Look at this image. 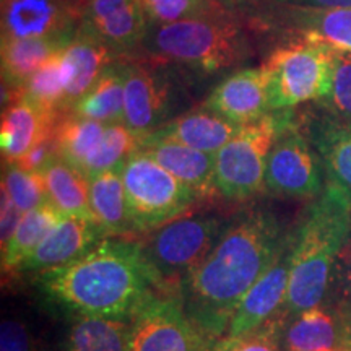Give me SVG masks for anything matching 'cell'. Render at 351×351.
Segmentation results:
<instances>
[{
  "instance_id": "6da1fadb",
  "label": "cell",
  "mask_w": 351,
  "mask_h": 351,
  "mask_svg": "<svg viewBox=\"0 0 351 351\" xmlns=\"http://www.w3.org/2000/svg\"><path fill=\"white\" fill-rule=\"evenodd\" d=\"M287 234L269 210L231 217L212 252L178 291L184 314L204 339L226 335L241 301L278 256Z\"/></svg>"
},
{
  "instance_id": "7a4b0ae2",
  "label": "cell",
  "mask_w": 351,
  "mask_h": 351,
  "mask_svg": "<svg viewBox=\"0 0 351 351\" xmlns=\"http://www.w3.org/2000/svg\"><path fill=\"white\" fill-rule=\"evenodd\" d=\"M41 300L67 315L132 320L158 293L142 241L104 238L67 265L33 278Z\"/></svg>"
},
{
  "instance_id": "3957f363",
  "label": "cell",
  "mask_w": 351,
  "mask_h": 351,
  "mask_svg": "<svg viewBox=\"0 0 351 351\" xmlns=\"http://www.w3.org/2000/svg\"><path fill=\"white\" fill-rule=\"evenodd\" d=\"M351 231V197L326 182L293 230L291 271L282 327L326 301L332 270Z\"/></svg>"
},
{
  "instance_id": "277c9868",
  "label": "cell",
  "mask_w": 351,
  "mask_h": 351,
  "mask_svg": "<svg viewBox=\"0 0 351 351\" xmlns=\"http://www.w3.org/2000/svg\"><path fill=\"white\" fill-rule=\"evenodd\" d=\"M142 47L163 62L197 73H218L252 54L244 26L225 12L163 26H148Z\"/></svg>"
},
{
  "instance_id": "5b68a950",
  "label": "cell",
  "mask_w": 351,
  "mask_h": 351,
  "mask_svg": "<svg viewBox=\"0 0 351 351\" xmlns=\"http://www.w3.org/2000/svg\"><path fill=\"white\" fill-rule=\"evenodd\" d=\"M231 217L200 213L181 217L150 232L142 241L145 257L163 293L178 295L179 287L212 252Z\"/></svg>"
},
{
  "instance_id": "8992f818",
  "label": "cell",
  "mask_w": 351,
  "mask_h": 351,
  "mask_svg": "<svg viewBox=\"0 0 351 351\" xmlns=\"http://www.w3.org/2000/svg\"><path fill=\"white\" fill-rule=\"evenodd\" d=\"M121 176L132 231L137 234L153 232L181 218L202 200L197 192L178 181L143 150L135 152L127 160Z\"/></svg>"
},
{
  "instance_id": "52a82bcc",
  "label": "cell",
  "mask_w": 351,
  "mask_h": 351,
  "mask_svg": "<svg viewBox=\"0 0 351 351\" xmlns=\"http://www.w3.org/2000/svg\"><path fill=\"white\" fill-rule=\"evenodd\" d=\"M335 49L327 44L296 38L276 47L263 69L269 75L271 111L293 109L330 93Z\"/></svg>"
},
{
  "instance_id": "ba28073f",
  "label": "cell",
  "mask_w": 351,
  "mask_h": 351,
  "mask_svg": "<svg viewBox=\"0 0 351 351\" xmlns=\"http://www.w3.org/2000/svg\"><path fill=\"white\" fill-rule=\"evenodd\" d=\"M287 111H274L243 125L215 153V186L223 199L245 202L265 191L267 158Z\"/></svg>"
},
{
  "instance_id": "9c48e42d",
  "label": "cell",
  "mask_w": 351,
  "mask_h": 351,
  "mask_svg": "<svg viewBox=\"0 0 351 351\" xmlns=\"http://www.w3.org/2000/svg\"><path fill=\"white\" fill-rule=\"evenodd\" d=\"M288 109L267 158L265 191L287 199H315L322 194L324 165L306 132Z\"/></svg>"
},
{
  "instance_id": "30bf717a",
  "label": "cell",
  "mask_w": 351,
  "mask_h": 351,
  "mask_svg": "<svg viewBox=\"0 0 351 351\" xmlns=\"http://www.w3.org/2000/svg\"><path fill=\"white\" fill-rule=\"evenodd\" d=\"M204 346L179 295L158 293L130 320L129 351H204Z\"/></svg>"
},
{
  "instance_id": "8fae6325",
  "label": "cell",
  "mask_w": 351,
  "mask_h": 351,
  "mask_svg": "<svg viewBox=\"0 0 351 351\" xmlns=\"http://www.w3.org/2000/svg\"><path fill=\"white\" fill-rule=\"evenodd\" d=\"M155 59V57H153ZM124 59V124L140 140L171 121L173 85L160 69L161 62Z\"/></svg>"
},
{
  "instance_id": "7c38bea8",
  "label": "cell",
  "mask_w": 351,
  "mask_h": 351,
  "mask_svg": "<svg viewBox=\"0 0 351 351\" xmlns=\"http://www.w3.org/2000/svg\"><path fill=\"white\" fill-rule=\"evenodd\" d=\"M293 231L288 232L278 256L271 262L256 285L249 289L232 315L226 335L243 337L261 328L278 324L282 326V313L287 304L291 271Z\"/></svg>"
},
{
  "instance_id": "4fadbf2b",
  "label": "cell",
  "mask_w": 351,
  "mask_h": 351,
  "mask_svg": "<svg viewBox=\"0 0 351 351\" xmlns=\"http://www.w3.org/2000/svg\"><path fill=\"white\" fill-rule=\"evenodd\" d=\"M256 23L261 28L282 26L298 38L351 54V8H298L274 2V7L258 8Z\"/></svg>"
},
{
  "instance_id": "5bb4252c",
  "label": "cell",
  "mask_w": 351,
  "mask_h": 351,
  "mask_svg": "<svg viewBox=\"0 0 351 351\" xmlns=\"http://www.w3.org/2000/svg\"><path fill=\"white\" fill-rule=\"evenodd\" d=\"M148 26L142 0H88L78 28L125 56L142 47Z\"/></svg>"
},
{
  "instance_id": "9a60e30c",
  "label": "cell",
  "mask_w": 351,
  "mask_h": 351,
  "mask_svg": "<svg viewBox=\"0 0 351 351\" xmlns=\"http://www.w3.org/2000/svg\"><path fill=\"white\" fill-rule=\"evenodd\" d=\"M82 10L64 0H3L2 38H73Z\"/></svg>"
},
{
  "instance_id": "2e32d148",
  "label": "cell",
  "mask_w": 351,
  "mask_h": 351,
  "mask_svg": "<svg viewBox=\"0 0 351 351\" xmlns=\"http://www.w3.org/2000/svg\"><path fill=\"white\" fill-rule=\"evenodd\" d=\"M204 108L236 125L252 124L274 112L270 108L267 70L261 65L231 73L215 86Z\"/></svg>"
},
{
  "instance_id": "e0dca14e",
  "label": "cell",
  "mask_w": 351,
  "mask_h": 351,
  "mask_svg": "<svg viewBox=\"0 0 351 351\" xmlns=\"http://www.w3.org/2000/svg\"><path fill=\"white\" fill-rule=\"evenodd\" d=\"M108 238L95 219L64 215L34 251L25 258L16 274H33L67 265Z\"/></svg>"
},
{
  "instance_id": "ac0fdd59",
  "label": "cell",
  "mask_w": 351,
  "mask_h": 351,
  "mask_svg": "<svg viewBox=\"0 0 351 351\" xmlns=\"http://www.w3.org/2000/svg\"><path fill=\"white\" fill-rule=\"evenodd\" d=\"M3 111L0 150L3 161L16 163L47 132L54 130L60 114L44 111L23 95V88L2 86Z\"/></svg>"
},
{
  "instance_id": "d6986e66",
  "label": "cell",
  "mask_w": 351,
  "mask_h": 351,
  "mask_svg": "<svg viewBox=\"0 0 351 351\" xmlns=\"http://www.w3.org/2000/svg\"><path fill=\"white\" fill-rule=\"evenodd\" d=\"M140 150L174 176L202 199L218 194L215 186V155L186 147L171 140L145 137Z\"/></svg>"
},
{
  "instance_id": "ffe728a7",
  "label": "cell",
  "mask_w": 351,
  "mask_h": 351,
  "mask_svg": "<svg viewBox=\"0 0 351 351\" xmlns=\"http://www.w3.org/2000/svg\"><path fill=\"white\" fill-rule=\"evenodd\" d=\"M124 59V56L78 28L75 36L64 49V64L67 70L65 111L95 85L106 69Z\"/></svg>"
},
{
  "instance_id": "44dd1931",
  "label": "cell",
  "mask_w": 351,
  "mask_h": 351,
  "mask_svg": "<svg viewBox=\"0 0 351 351\" xmlns=\"http://www.w3.org/2000/svg\"><path fill=\"white\" fill-rule=\"evenodd\" d=\"M304 127L322 160L326 181L341 187L351 197V124L322 111Z\"/></svg>"
},
{
  "instance_id": "7402d4cb",
  "label": "cell",
  "mask_w": 351,
  "mask_h": 351,
  "mask_svg": "<svg viewBox=\"0 0 351 351\" xmlns=\"http://www.w3.org/2000/svg\"><path fill=\"white\" fill-rule=\"evenodd\" d=\"M280 339L285 351L346 350V332L341 320L326 302L289 319L282 327Z\"/></svg>"
},
{
  "instance_id": "603a6c76",
  "label": "cell",
  "mask_w": 351,
  "mask_h": 351,
  "mask_svg": "<svg viewBox=\"0 0 351 351\" xmlns=\"http://www.w3.org/2000/svg\"><path fill=\"white\" fill-rule=\"evenodd\" d=\"M243 125H236L217 112L202 108L186 116L176 117L148 135L152 138L171 140L195 150L215 155L238 134Z\"/></svg>"
},
{
  "instance_id": "cb8c5ba5",
  "label": "cell",
  "mask_w": 351,
  "mask_h": 351,
  "mask_svg": "<svg viewBox=\"0 0 351 351\" xmlns=\"http://www.w3.org/2000/svg\"><path fill=\"white\" fill-rule=\"evenodd\" d=\"M73 38H2V86L23 88Z\"/></svg>"
},
{
  "instance_id": "d4e9b609",
  "label": "cell",
  "mask_w": 351,
  "mask_h": 351,
  "mask_svg": "<svg viewBox=\"0 0 351 351\" xmlns=\"http://www.w3.org/2000/svg\"><path fill=\"white\" fill-rule=\"evenodd\" d=\"M47 197L62 215L95 219L90 204V179L56 156L41 171Z\"/></svg>"
},
{
  "instance_id": "484cf974",
  "label": "cell",
  "mask_w": 351,
  "mask_h": 351,
  "mask_svg": "<svg viewBox=\"0 0 351 351\" xmlns=\"http://www.w3.org/2000/svg\"><path fill=\"white\" fill-rule=\"evenodd\" d=\"M90 204L95 221L108 238L134 232L121 171H108L90 179Z\"/></svg>"
},
{
  "instance_id": "4316f807",
  "label": "cell",
  "mask_w": 351,
  "mask_h": 351,
  "mask_svg": "<svg viewBox=\"0 0 351 351\" xmlns=\"http://www.w3.org/2000/svg\"><path fill=\"white\" fill-rule=\"evenodd\" d=\"M124 59L103 72L95 85L75 101L70 112L103 124L124 122Z\"/></svg>"
},
{
  "instance_id": "83f0119b",
  "label": "cell",
  "mask_w": 351,
  "mask_h": 351,
  "mask_svg": "<svg viewBox=\"0 0 351 351\" xmlns=\"http://www.w3.org/2000/svg\"><path fill=\"white\" fill-rule=\"evenodd\" d=\"M130 320L70 319L59 351H129Z\"/></svg>"
},
{
  "instance_id": "f1b7e54d",
  "label": "cell",
  "mask_w": 351,
  "mask_h": 351,
  "mask_svg": "<svg viewBox=\"0 0 351 351\" xmlns=\"http://www.w3.org/2000/svg\"><path fill=\"white\" fill-rule=\"evenodd\" d=\"M106 125L70 111L62 112L54 130L57 155L85 176L88 160L103 140Z\"/></svg>"
},
{
  "instance_id": "f546056e",
  "label": "cell",
  "mask_w": 351,
  "mask_h": 351,
  "mask_svg": "<svg viewBox=\"0 0 351 351\" xmlns=\"http://www.w3.org/2000/svg\"><path fill=\"white\" fill-rule=\"evenodd\" d=\"M64 215L49 200L39 207L23 213L15 234L2 249V271L16 274L25 258L41 244L47 232L54 228Z\"/></svg>"
},
{
  "instance_id": "4dcf8cb0",
  "label": "cell",
  "mask_w": 351,
  "mask_h": 351,
  "mask_svg": "<svg viewBox=\"0 0 351 351\" xmlns=\"http://www.w3.org/2000/svg\"><path fill=\"white\" fill-rule=\"evenodd\" d=\"M67 93V70L64 64V51L57 52L38 70L23 86V95L44 111L62 114Z\"/></svg>"
},
{
  "instance_id": "1f68e13d",
  "label": "cell",
  "mask_w": 351,
  "mask_h": 351,
  "mask_svg": "<svg viewBox=\"0 0 351 351\" xmlns=\"http://www.w3.org/2000/svg\"><path fill=\"white\" fill-rule=\"evenodd\" d=\"M140 143L142 140L124 122L108 124L103 140L88 160L85 176L91 179L93 176L108 173V171H121L127 160L140 150Z\"/></svg>"
},
{
  "instance_id": "d6a6232c",
  "label": "cell",
  "mask_w": 351,
  "mask_h": 351,
  "mask_svg": "<svg viewBox=\"0 0 351 351\" xmlns=\"http://www.w3.org/2000/svg\"><path fill=\"white\" fill-rule=\"evenodd\" d=\"M148 25L163 26L225 12L219 0H142Z\"/></svg>"
},
{
  "instance_id": "836d02e7",
  "label": "cell",
  "mask_w": 351,
  "mask_h": 351,
  "mask_svg": "<svg viewBox=\"0 0 351 351\" xmlns=\"http://www.w3.org/2000/svg\"><path fill=\"white\" fill-rule=\"evenodd\" d=\"M2 187L23 213L49 200L43 174L26 171L16 163H3Z\"/></svg>"
},
{
  "instance_id": "e575fe53",
  "label": "cell",
  "mask_w": 351,
  "mask_h": 351,
  "mask_svg": "<svg viewBox=\"0 0 351 351\" xmlns=\"http://www.w3.org/2000/svg\"><path fill=\"white\" fill-rule=\"evenodd\" d=\"M326 304L335 311L346 332V343L351 337V231L337 257L332 270Z\"/></svg>"
},
{
  "instance_id": "d590c367",
  "label": "cell",
  "mask_w": 351,
  "mask_h": 351,
  "mask_svg": "<svg viewBox=\"0 0 351 351\" xmlns=\"http://www.w3.org/2000/svg\"><path fill=\"white\" fill-rule=\"evenodd\" d=\"M322 111L351 124V54L335 51L330 93L320 104Z\"/></svg>"
},
{
  "instance_id": "8d00e7d4",
  "label": "cell",
  "mask_w": 351,
  "mask_h": 351,
  "mask_svg": "<svg viewBox=\"0 0 351 351\" xmlns=\"http://www.w3.org/2000/svg\"><path fill=\"white\" fill-rule=\"evenodd\" d=\"M278 324L261 328V330L247 333L243 337H219V339H205L204 351H280Z\"/></svg>"
},
{
  "instance_id": "74e56055",
  "label": "cell",
  "mask_w": 351,
  "mask_h": 351,
  "mask_svg": "<svg viewBox=\"0 0 351 351\" xmlns=\"http://www.w3.org/2000/svg\"><path fill=\"white\" fill-rule=\"evenodd\" d=\"M0 351H38L33 333L21 319L5 317L0 327Z\"/></svg>"
},
{
  "instance_id": "f35d334b",
  "label": "cell",
  "mask_w": 351,
  "mask_h": 351,
  "mask_svg": "<svg viewBox=\"0 0 351 351\" xmlns=\"http://www.w3.org/2000/svg\"><path fill=\"white\" fill-rule=\"evenodd\" d=\"M56 130V129H54ZM54 130L44 134L36 143L33 145L32 150L16 161V165L26 171H32V173H41L44 166L49 163L51 160H54L57 155L56 148V138H54Z\"/></svg>"
},
{
  "instance_id": "ab89813d",
  "label": "cell",
  "mask_w": 351,
  "mask_h": 351,
  "mask_svg": "<svg viewBox=\"0 0 351 351\" xmlns=\"http://www.w3.org/2000/svg\"><path fill=\"white\" fill-rule=\"evenodd\" d=\"M0 194H2L0 195V244L3 249L15 234L23 212L16 207L5 187H0Z\"/></svg>"
},
{
  "instance_id": "60d3db41",
  "label": "cell",
  "mask_w": 351,
  "mask_h": 351,
  "mask_svg": "<svg viewBox=\"0 0 351 351\" xmlns=\"http://www.w3.org/2000/svg\"><path fill=\"white\" fill-rule=\"evenodd\" d=\"M270 2L298 8H351V0H270Z\"/></svg>"
},
{
  "instance_id": "b9f144b4",
  "label": "cell",
  "mask_w": 351,
  "mask_h": 351,
  "mask_svg": "<svg viewBox=\"0 0 351 351\" xmlns=\"http://www.w3.org/2000/svg\"><path fill=\"white\" fill-rule=\"evenodd\" d=\"M64 2H67V3H70V5L77 7L78 10H82V12H83V7L86 5L88 0H64Z\"/></svg>"
},
{
  "instance_id": "7bdbcfd3",
  "label": "cell",
  "mask_w": 351,
  "mask_h": 351,
  "mask_svg": "<svg viewBox=\"0 0 351 351\" xmlns=\"http://www.w3.org/2000/svg\"><path fill=\"white\" fill-rule=\"evenodd\" d=\"M346 350H348V351H351V337H350L348 343H346Z\"/></svg>"
},
{
  "instance_id": "ee69618b",
  "label": "cell",
  "mask_w": 351,
  "mask_h": 351,
  "mask_svg": "<svg viewBox=\"0 0 351 351\" xmlns=\"http://www.w3.org/2000/svg\"><path fill=\"white\" fill-rule=\"evenodd\" d=\"M2 2H3V0H2Z\"/></svg>"
}]
</instances>
